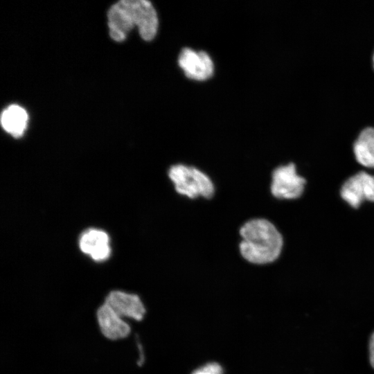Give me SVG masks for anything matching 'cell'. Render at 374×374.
Wrapping results in <instances>:
<instances>
[{
	"label": "cell",
	"mask_w": 374,
	"mask_h": 374,
	"mask_svg": "<svg viewBox=\"0 0 374 374\" xmlns=\"http://www.w3.org/2000/svg\"><path fill=\"white\" fill-rule=\"evenodd\" d=\"M109 35L116 42H123L134 27L143 39L155 37L159 19L152 3L147 0H121L113 4L107 12Z\"/></svg>",
	"instance_id": "6da1fadb"
},
{
	"label": "cell",
	"mask_w": 374,
	"mask_h": 374,
	"mask_svg": "<svg viewBox=\"0 0 374 374\" xmlns=\"http://www.w3.org/2000/svg\"><path fill=\"white\" fill-rule=\"evenodd\" d=\"M239 249L242 256L256 265L274 262L280 254L283 237L276 227L264 218L246 222L240 229Z\"/></svg>",
	"instance_id": "7a4b0ae2"
},
{
	"label": "cell",
	"mask_w": 374,
	"mask_h": 374,
	"mask_svg": "<svg viewBox=\"0 0 374 374\" xmlns=\"http://www.w3.org/2000/svg\"><path fill=\"white\" fill-rule=\"evenodd\" d=\"M168 175L175 190L180 195L191 199L199 196L209 199L214 195L215 187L210 177L193 166L172 165Z\"/></svg>",
	"instance_id": "3957f363"
},
{
	"label": "cell",
	"mask_w": 374,
	"mask_h": 374,
	"mask_svg": "<svg viewBox=\"0 0 374 374\" xmlns=\"http://www.w3.org/2000/svg\"><path fill=\"white\" fill-rule=\"evenodd\" d=\"M305 180L299 176L293 163L275 168L271 174V192L278 199H294L299 197Z\"/></svg>",
	"instance_id": "277c9868"
},
{
	"label": "cell",
	"mask_w": 374,
	"mask_h": 374,
	"mask_svg": "<svg viewBox=\"0 0 374 374\" xmlns=\"http://www.w3.org/2000/svg\"><path fill=\"white\" fill-rule=\"evenodd\" d=\"M340 194L353 208H358L365 200L374 202V176L364 171L354 175L344 183Z\"/></svg>",
	"instance_id": "5b68a950"
},
{
	"label": "cell",
	"mask_w": 374,
	"mask_h": 374,
	"mask_svg": "<svg viewBox=\"0 0 374 374\" xmlns=\"http://www.w3.org/2000/svg\"><path fill=\"white\" fill-rule=\"evenodd\" d=\"M178 64L188 78L195 80H206L211 78L214 72L212 59L203 51L183 48L178 57Z\"/></svg>",
	"instance_id": "8992f818"
},
{
	"label": "cell",
	"mask_w": 374,
	"mask_h": 374,
	"mask_svg": "<svg viewBox=\"0 0 374 374\" xmlns=\"http://www.w3.org/2000/svg\"><path fill=\"white\" fill-rule=\"evenodd\" d=\"M107 304L121 317H128L141 321L146 310L137 294L120 290L110 292L105 298Z\"/></svg>",
	"instance_id": "52a82bcc"
},
{
	"label": "cell",
	"mask_w": 374,
	"mask_h": 374,
	"mask_svg": "<svg viewBox=\"0 0 374 374\" xmlns=\"http://www.w3.org/2000/svg\"><path fill=\"white\" fill-rule=\"evenodd\" d=\"M80 250L95 261L107 260L111 254L110 240L107 233L98 229L84 231L79 239Z\"/></svg>",
	"instance_id": "ba28073f"
},
{
	"label": "cell",
	"mask_w": 374,
	"mask_h": 374,
	"mask_svg": "<svg viewBox=\"0 0 374 374\" xmlns=\"http://www.w3.org/2000/svg\"><path fill=\"white\" fill-rule=\"evenodd\" d=\"M96 318L102 334L109 339H124L131 332L130 325L105 303L98 309Z\"/></svg>",
	"instance_id": "9c48e42d"
},
{
	"label": "cell",
	"mask_w": 374,
	"mask_h": 374,
	"mask_svg": "<svg viewBox=\"0 0 374 374\" xmlns=\"http://www.w3.org/2000/svg\"><path fill=\"white\" fill-rule=\"evenodd\" d=\"M27 122L26 111L17 105L9 106L1 114V123L3 128L16 138L22 136L26 128Z\"/></svg>",
	"instance_id": "30bf717a"
},
{
	"label": "cell",
	"mask_w": 374,
	"mask_h": 374,
	"mask_svg": "<svg viewBox=\"0 0 374 374\" xmlns=\"http://www.w3.org/2000/svg\"><path fill=\"white\" fill-rule=\"evenodd\" d=\"M355 157L361 165L374 168V128L363 130L354 143Z\"/></svg>",
	"instance_id": "8fae6325"
},
{
	"label": "cell",
	"mask_w": 374,
	"mask_h": 374,
	"mask_svg": "<svg viewBox=\"0 0 374 374\" xmlns=\"http://www.w3.org/2000/svg\"><path fill=\"white\" fill-rule=\"evenodd\" d=\"M192 374H223V368L217 362H209L195 370Z\"/></svg>",
	"instance_id": "7c38bea8"
},
{
	"label": "cell",
	"mask_w": 374,
	"mask_h": 374,
	"mask_svg": "<svg viewBox=\"0 0 374 374\" xmlns=\"http://www.w3.org/2000/svg\"><path fill=\"white\" fill-rule=\"evenodd\" d=\"M369 361L371 366L374 368V331L371 335L369 339Z\"/></svg>",
	"instance_id": "4fadbf2b"
},
{
	"label": "cell",
	"mask_w": 374,
	"mask_h": 374,
	"mask_svg": "<svg viewBox=\"0 0 374 374\" xmlns=\"http://www.w3.org/2000/svg\"><path fill=\"white\" fill-rule=\"evenodd\" d=\"M373 67H374V55H373Z\"/></svg>",
	"instance_id": "5bb4252c"
}]
</instances>
